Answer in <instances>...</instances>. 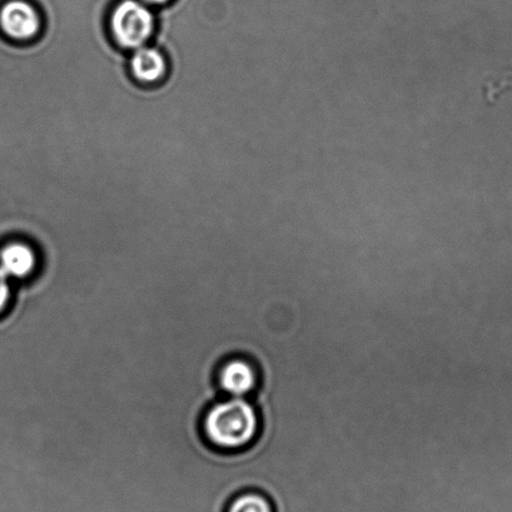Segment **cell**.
Returning <instances> with one entry per match:
<instances>
[{
    "label": "cell",
    "instance_id": "6da1fadb",
    "mask_svg": "<svg viewBox=\"0 0 512 512\" xmlns=\"http://www.w3.org/2000/svg\"><path fill=\"white\" fill-rule=\"evenodd\" d=\"M257 414L241 397L213 406L205 420L208 437L223 449H240L255 437Z\"/></svg>",
    "mask_w": 512,
    "mask_h": 512
},
{
    "label": "cell",
    "instance_id": "7a4b0ae2",
    "mask_svg": "<svg viewBox=\"0 0 512 512\" xmlns=\"http://www.w3.org/2000/svg\"><path fill=\"white\" fill-rule=\"evenodd\" d=\"M111 27L114 38L122 47L138 49L151 38L154 17L151 9L139 0H122L114 8Z\"/></svg>",
    "mask_w": 512,
    "mask_h": 512
},
{
    "label": "cell",
    "instance_id": "3957f363",
    "mask_svg": "<svg viewBox=\"0 0 512 512\" xmlns=\"http://www.w3.org/2000/svg\"><path fill=\"white\" fill-rule=\"evenodd\" d=\"M0 27L16 41H28L41 29V17L27 0H9L0 9Z\"/></svg>",
    "mask_w": 512,
    "mask_h": 512
},
{
    "label": "cell",
    "instance_id": "277c9868",
    "mask_svg": "<svg viewBox=\"0 0 512 512\" xmlns=\"http://www.w3.org/2000/svg\"><path fill=\"white\" fill-rule=\"evenodd\" d=\"M37 266V256L26 243H9L0 251V271L8 278H26Z\"/></svg>",
    "mask_w": 512,
    "mask_h": 512
},
{
    "label": "cell",
    "instance_id": "5b68a950",
    "mask_svg": "<svg viewBox=\"0 0 512 512\" xmlns=\"http://www.w3.org/2000/svg\"><path fill=\"white\" fill-rule=\"evenodd\" d=\"M220 380L222 389L236 397L247 395L256 385L255 371L250 364L241 360L223 366Z\"/></svg>",
    "mask_w": 512,
    "mask_h": 512
},
{
    "label": "cell",
    "instance_id": "8992f818",
    "mask_svg": "<svg viewBox=\"0 0 512 512\" xmlns=\"http://www.w3.org/2000/svg\"><path fill=\"white\" fill-rule=\"evenodd\" d=\"M133 76L139 81L152 83L166 73V61L156 48L141 47L136 49L131 59Z\"/></svg>",
    "mask_w": 512,
    "mask_h": 512
},
{
    "label": "cell",
    "instance_id": "52a82bcc",
    "mask_svg": "<svg viewBox=\"0 0 512 512\" xmlns=\"http://www.w3.org/2000/svg\"><path fill=\"white\" fill-rule=\"evenodd\" d=\"M227 512H276L275 505L260 492H245L228 506Z\"/></svg>",
    "mask_w": 512,
    "mask_h": 512
},
{
    "label": "cell",
    "instance_id": "ba28073f",
    "mask_svg": "<svg viewBox=\"0 0 512 512\" xmlns=\"http://www.w3.org/2000/svg\"><path fill=\"white\" fill-rule=\"evenodd\" d=\"M9 300H11V286H9L8 277L0 271V313L6 310Z\"/></svg>",
    "mask_w": 512,
    "mask_h": 512
},
{
    "label": "cell",
    "instance_id": "9c48e42d",
    "mask_svg": "<svg viewBox=\"0 0 512 512\" xmlns=\"http://www.w3.org/2000/svg\"><path fill=\"white\" fill-rule=\"evenodd\" d=\"M148 4H154V6H161V4L169 2V0H143Z\"/></svg>",
    "mask_w": 512,
    "mask_h": 512
}]
</instances>
